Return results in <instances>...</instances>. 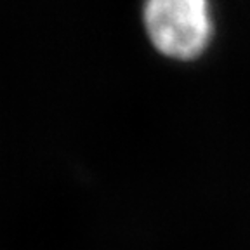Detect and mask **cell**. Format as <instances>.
<instances>
[{
    "label": "cell",
    "instance_id": "6da1fadb",
    "mask_svg": "<svg viewBox=\"0 0 250 250\" xmlns=\"http://www.w3.org/2000/svg\"><path fill=\"white\" fill-rule=\"evenodd\" d=\"M145 26L162 54L193 59L210 42L208 0H146Z\"/></svg>",
    "mask_w": 250,
    "mask_h": 250
}]
</instances>
